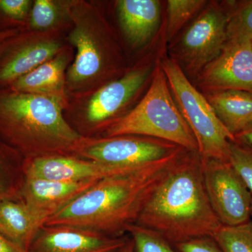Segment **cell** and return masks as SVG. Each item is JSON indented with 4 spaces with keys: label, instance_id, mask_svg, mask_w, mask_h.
I'll return each instance as SVG.
<instances>
[{
    "label": "cell",
    "instance_id": "6da1fadb",
    "mask_svg": "<svg viewBox=\"0 0 252 252\" xmlns=\"http://www.w3.org/2000/svg\"><path fill=\"white\" fill-rule=\"evenodd\" d=\"M137 170L99 180L85 193L49 217L45 225H71L112 238L124 236L172 164L183 153Z\"/></svg>",
    "mask_w": 252,
    "mask_h": 252
},
{
    "label": "cell",
    "instance_id": "7a4b0ae2",
    "mask_svg": "<svg viewBox=\"0 0 252 252\" xmlns=\"http://www.w3.org/2000/svg\"><path fill=\"white\" fill-rule=\"evenodd\" d=\"M135 224L160 235L170 245L212 237L222 224L204 183L198 152L184 151L149 199Z\"/></svg>",
    "mask_w": 252,
    "mask_h": 252
},
{
    "label": "cell",
    "instance_id": "3957f363",
    "mask_svg": "<svg viewBox=\"0 0 252 252\" xmlns=\"http://www.w3.org/2000/svg\"><path fill=\"white\" fill-rule=\"evenodd\" d=\"M66 100L0 89V140L25 159L74 156L84 137L63 116Z\"/></svg>",
    "mask_w": 252,
    "mask_h": 252
},
{
    "label": "cell",
    "instance_id": "277c9868",
    "mask_svg": "<svg viewBox=\"0 0 252 252\" xmlns=\"http://www.w3.org/2000/svg\"><path fill=\"white\" fill-rule=\"evenodd\" d=\"M167 78L158 65L140 103L106 128L105 137L134 135L166 141L188 152H198L193 132L174 101Z\"/></svg>",
    "mask_w": 252,
    "mask_h": 252
},
{
    "label": "cell",
    "instance_id": "5b68a950",
    "mask_svg": "<svg viewBox=\"0 0 252 252\" xmlns=\"http://www.w3.org/2000/svg\"><path fill=\"white\" fill-rule=\"evenodd\" d=\"M162 70L176 104L193 132L202 160L229 162L230 144L234 142L206 97L190 84L174 60H166Z\"/></svg>",
    "mask_w": 252,
    "mask_h": 252
},
{
    "label": "cell",
    "instance_id": "8992f818",
    "mask_svg": "<svg viewBox=\"0 0 252 252\" xmlns=\"http://www.w3.org/2000/svg\"><path fill=\"white\" fill-rule=\"evenodd\" d=\"M67 10L74 25L68 39L77 52L66 74V86L73 92L84 93L99 84L107 68L103 23L96 8L85 1L69 3Z\"/></svg>",
    "mask_w": 252,
    "mask_h": 252
},
{
    "label": "cell",
    "instance_id": "52a82bcc",
    "mask_svg": "<svg viewBox=\"0 0 252 252\" xmlns=\"http://www.w3.org/2000/svg\"><path fill=\"white\" fill-rule=\"evenodd\" d=\"M181 149L166 141L141 136L84 137L74 157L119 168L135 170L162 160Z\"/></svg>",
    "mask_w": 252,
    "mask_h": 252
},
{
    "label": "cell",
    "instance_id": "ba28073f",
    "mask_svg": "<svg viewBox=\"0 0 252 252\" xmlns=\"http://www.w3.org/2000/svg\"><path fill=\"white\" fill-rule=\"evenodd\" d=\"M201 160L207 196L222 225L233 226L251 220L252 193L230 162Z\"/></svg>",
    "mask_w": 252,
    "mask_h": 252
},
{
    "label": "cell",
    "instance_id": "9c48e42d",
    "mask_svg": "<svg viewBox=\"0 0 252 252\" xmlns=\"http://www.w3.org/2000/svg\"><path fill=\"white\" fill-rule=\"evenodd\" d=\"M63 50L59 36L47 31L18 32L0 44V89L10 85Z\"/></svg>",
    "mask_w": 252,
    "mask_h": 252
},
{
    "label": "cell",
    "instance_id": "30bf717a",
    "mask_svg": "<svg viewBox=\"0 0 252 252\" xmlns=\"http://www.w3.org/2000/svg\"><path fill=\"white\" fill-rule=\"evenodd\" d=\"M201 83L213 91L238 90L252 94L251 39L227 41L220 56L204 67Z\"/></svg>",
    "mask_w": 252,
    "mask_h": 252
},
{
    "label": "cell",
    "instance_id": "8fae6325",
    "mask_svg": "<svg viewBox=\"0 0 252 252\" xmlns=\"http://www.w3.org/2000/svg\"><path fill=\"white\" fill-rule=\"evenodd\" d=\"M228 11L210 7L186 32L182 51L190 67H205L217 59L226 44Z\"/></svg>",
    "mask_w": 252,
    "mask_h": 252
},
{
    "label": "cell",
    "instance_id": "7c38bea8",
    "mask_svg": "<svg viewBox=\"0 0 252 252\" xmlns=\"http://www.w3.org/2000/svg\"><path fill=\"white\" fill-rule=\"evenodd\" d=\"M127 239L71 225H44L29 252H119Z\"/></svg>",
    "mask_w": 252,
    "mask_h": 252
},
{
    "label": "cell",
    "instance_id": "4fadbf2b",
    "mask_svg": "<svg viewBox=\"0 0 252 252\" xmlns=\"http://www.w3.org/2000/svg\"><path fill=\"white\" fill-rule=\"evenodd\" d=\"M135 170L110 166L74 156H47L27 159L24 160L23 166L24 177L73 182L102 180Z\"/></svg>",
    "mask_w": 252,
    "mask_h": 252
},
{
    "label": "cell",
    "instance_id": "5bb4252c",
    "mask_svg": "<svg viewBox=\"0 0 252 252\" xmlns=\"http://www.w3.org/2000/svg\"><path fill=\"white\" fill-rule=\"evenodd\" d=\"M99 180L73 182L24 177L19 199L48 220Z\"/></svg>",
    "mask_w": 252,
    "mask_h": 252
},
{
    "label": "cell",
    "instance_id": "9a60e30c",
    "mask_svg": "<svg viewBox=\"0 0 252 252\" xmlns=\"http://www.w3.org/2000/svg\"><path fill=\"white\" fill-rule=\"evenodd\" d=\"M149 74L147 69L132 70L97 89L86 107L88 122L99 124L112 119L140 90Z\"/></svg>",
    "mask_w": 252,
    "mask_h": 252
},
{
    "label": "cell",
    "instance_id": "2e32d148",
    "mask_svg": "<svg viewBox=\"0 0 252 252\" xmlns=\"http://www.w3.org/2000/svg\"><path fill=\"white\" fill-rule=\"evenodd\" d=\"M46 220L21 199L0 201V233L25 251L29 252Z\"/></svg>",
    "mask_w": 252,
    "mask_h": 252
},
{
    "label": "cell",
    "instance_id": "e0dca14e",
    "mask_svg": "<svg viewBox=\"0 0 252 252\" xmlns=\"http://www.w3.org/2000/svg\"><path fill=\"white\" fill-rule=\"evenodd\" d=\"M69 58L67 50H63L54 59L18 78L9 89L15 92L52 96L66 100L65 69Z\"/></svg>",
    "mask_w": 252,
    "mask_h": 252
},
{
    "label": "cell",
    "instance_id": "ac0fdd59",
    "mask_svg": "<svg viewBox=\"0 0 252 252\" xmlns=\"http://www.w3.org/2000/svg\"><path fill=\"white\" fill-rule=\"evenodd\" d=\"M119 23L132 45L143 46L158 25L160 3L157 0H121L117 1Z\"/></svg>",
    "mask_w": 252,
    "mask_h": 252
},
{
    "label": "cell",
    "instance_id": "d6986e66",
    "mask_svg": "<svg viewBox=\"0 0 252 252\" xmlns=\"http://www.w3.org/2000/svg\"><path fill=\"white\" fill-rule=\"evenodd\" d=\"M217 117L233 136L252 125V94L246 91H213L207 97Z\"/></svg>",
    "mask_w": 252,
    "mask_h": 252
},
{
    "label": "cell",
    "instance_id": "ffe728a7",
    "mask_svg": "<svg viewBox=\"0 0 252 252\" xmlns=\"http://www.w3.org/2000/svg\"><path fill=\"white\" fill-rule=\"evenodd\" d=\"M25 159L0 140V201L19 199Z\"/></svg>",
    "mask_w": 252,
    "mask_h": 252
},
{
    "label": "cell",
    "instance_id": "44dd1931",
    "mask_svg": "<svg viewBox=\"0 0 252 252\" xmlns=\"http://www.w3.org/2000/svg\"><path fill=\"white\" fill-rule=\"evenodd\" d=\"M212 238L221 252H252V220L233 226L221 225Z\"/></svg>",
    "mask_w": 252,
    "mask_h": 252
},
{
    "label": "cell",
    "instance_id": "7402d4cb",
    "mask_svg": "<svg viewBox=\"0 0 252 252\" xmlns=\"http://www.w3.org/2000/svg\"><path fill=\"white\" fill-rule=\"evenodd\" d=\"M227 41L252 39V0L235 3L228 11Z\"/></svg>",
    "mask_w": 252,
    "mask_h": 252
},
{
    "label": "cell",
    "instance_id": "603a6c76",
    "mask_svg": "<svg viewBox=\"0 0 252 252\" xmlns=\"http://www.w3.org/2000/svg\"><path fill=\"white\" fill-rule=\"evenodd\" d=\"M205 3L206 1L203 0H169L167 1V38L173 37L184 24L201 9Z\"/></svg>",
    "mask_w": 252,
    "mask_h": 252
},
{
    "label": "cell",
    "instance_id": "cb8c5ba5",
    "mask_svg": "<svg viewBox=\"0 0 252 252\" xmlns=\"http://www.w3.org/2000/svg\"><path fill=\"white\" fill-rule=\"evenodd\" d=\"M127 233L133 240L134 252H177L160 235L135 223L128 227Z\"/></svg>",
    "mask_w": 252,
    "mask_h": 252
},
{
    "label": "cell",
    "instance_id": "d4e9b609",
    "mask_svg": "<svg viewBox=\"0 0 252 252\" xmlns=\"http://www.w3.org/2000/svg\"><path fill=\"white\" fill-rule=\"evenodd\" d=\"M61 8L56 1L36 0L32 6L30 25L35 31H45L54 27L61 18Z\"/></svg>",
    "mask_w": 252,
    "mask_h": 252
},
{
    "label": "cell",
    "instance_id": "484cf974",
    "mask_svg": "<svg viewBox=\"0 0 252 252\" xmlns=\"http://www.w3.org/2000/svg\"><path fill=\"white\" fill-rule=\"evenodd\" d=\"M229 162L252 193V145L230 142Z\"/></svg>",
    "mask_w": 252,
    "mask_h": 252
},
{
    "label": "cell",
    "instance_id": "4316f807",
    "mask_svg": "<svg viewBox=\"0 0 252 252\" xmlns=\"http://www.w3.org/2000/svg\"><path fill=\"white\" fill-rule=\"evenodd\" d=\"M32 6V3L29 0H0V14L21 29L18 25L21 27Z\"/></svg>",
    "mask_w": 252,
    "mask_h": 252
},
{
    "label": "cell",
    "instance_id": "83f0119b",
    "mask_svg": "<svg viewBox=\"0 0 252 252\" xmlns=\"http://www.w3.org/2000/svg\"><path fill=\"white\" fill-rule=\"evenodd\" d=\"M173 248L177 252H221L212 237H206L176 244Z\"/></svg>",
    "mask_w": 252,
    "mask_h": 252
},
{
    "label": "cell",
    "instance_id": "f1b7e54d",
    "mask_svg": "<svg viewBox=\"0 0 252 252\" xmlns=\"http://www.w3.org/2000/svg\"><path fill=\"white\" fill-rule=\"evenodd\" d=\"M0 252H28L18 248L0 233Z\"/></svg>",
    "mask_w": 252,
    "mask_h": 252
},
{
    "label": "cell",
    "instance_id": "f546056e",
    "mask_svg": "<svg viewBox=\"0 0 252 252\" xmlns=\"http://www.w3.org/2000/svg\"><path fill=\"white\" fill-rule=\"evenodd\" d=\"M235 140L240 143L252 145V125L235 135Z\"/></svg>",
    "mask_w": 252,
    "mask_h": 252
},
{
    "label": "cell",
    "instance_id": "4dcf8cb0",
    "mask_svg": "<svg viewBox=\"0 0 252 252\" xmlns=\"http://www.w3.org/2000/svg\"><path fill=\"white\" fill-rule=\"evenodd\" d=\"M20 31H21V30L12 29L0 31V44L4 40H6V39H8L10 36H14V34H16Z\"/></svg>",
    "mask_w": 252,
    "mask_h": 252
},
{
    "label": "cell",
    "instance_id": "1f68e13d",
    "mask_svg": "<svg viewBox=\"0 0 252 252\" xmlns=\"http://www.w3.org/2000/svg\"><path fill=\"white\" fill-rule=\"evenodd\" d=\"M251 43H252V40H251Z\"/></svg>",
    "mask_w": 252,
    "mask_h": 252
},
{
    "label": "cell",
    "instance_id": "d6a6232c",
    "mask_svg": "<svg viewBox=\"0 0 252 252\" xmlns=\"http://www.w3.org/2000/svg\"></svg>",
    "mask_w": 252,
    "mask_h": 252
}]
</instances>
